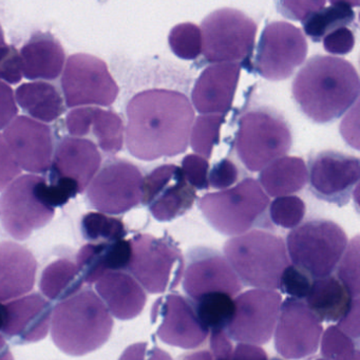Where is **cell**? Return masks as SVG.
Returning a JSON list of instances; mask_svg holds the SVG:
<instances>
[{"label": "cell", "instance_id": "obj_27", "mask_svg": "<svg viewBox=\"0 0 360 360\" xmlns=\"http://www.w3.org/2000/svg\"><path fill=\"white\" fill-rule=\"evenodd\" d=\"M22 77L31 81H52L64 69L66 54L60 41L51 33L33 35L20 52Z\"/></svg>", "mask_w": 360, "mask_h": 360}, {"label": "cell", "instance_id": "obj_22", "mask_svg": "<svg viewBox=\"0 0 360 360\" xmlns=\"http://www.w3.org/2000/svg\"><path fill=\"white\" fill-rule=\"evenodd\" d=\"M240 72L241 65L236 62L214 63L207 67L191 94L195 109L202 115H226L233 106Z\"/></svg>", "mask_w": 360, "mask_h": 360}, {"label": "cell", "instance_id": "obj_33", "mask_svg": "<svg viewBox=\"0 0 360 360\" xmlns=\"http://www.w3.org/2000/svg\"><path fill=\"white\" fill-rule=\"evenodd\" d=\"M200 321L210 330H226L235 311L233 297L226 292H214L193 300Z\"/></svg>", "mask_w": 360, "mask_h": 360}, {"label": "cell", "instance_id": "obj_12", "mask_svg": "<svg viewBox=\"0 0 360 360\" xmlns=\"http://www.w3.org/2000/svg\"><path fill=\"white\" fill-rule=\"evenodd\" d=\"M143 181L142 172L131 162L110 160L88 185V200L101 212L124 214L142 201Z\"/></svg>", "mask_w": 360, "mask_h": 360}, {"label": "cell", "instance_id": "obj_19", "mask_svg": "<svg viewBox=\"0 0 360 360\" xmlns=\"http://www.w3.org/2000/svg\"><path fill=\"white\" fill-rule=\"evenodd\" d=\"M185 267L183 288L191 300L214 292L235 297L242 290L241 280L227 259L212 248L200 246L189 250Z\"/></svg>", "mask_w": 360, "mask_h": 360}, {"label": "cell", "instance_id": "obj_15", "mask_svg": "<svg viewBox=\"0 0 360 360\" xmlns=\"http://www.w3.org/2000/svg\"><path fill=\"white\" fill-rule=\"evenodd\" d=\"M307 54V39L300 29L288 22H271L261 37L257 69L269 81H283L303 64Z\"/></svg>", "mask_w": 360, "mask_h": 360}, {"label": "cell", "instance_id": "obj_17", "mask_svg": "<svg viewBox=\"0 0 360 360\" xmlns=\"http://www.w3.org/2000/svg\"><path fill=\"white\" fill-rule=\"evenodd\" d=\"M275 349L285 359H301L317 352L321 321L301 299L286 298L276 323Z\"/></svg>", "mask_w": 360, "mask_h": 360}, {"label": "cell", "instance_id": "obj_45", "mask_svg": "<svg viewBox=\"0 0 360 360\" xmlns=\"http://www.w3.org/2000/svg\"><path fill=\"white\" fill-rule=\"evenodd\" d=\"M239 178V169L233 162L229 159H221L214 163L208 174L210 186L214 189H226L233 186Z\"/></svg>", "mask_w": 360, "mask_h": 360}, {"label": "cell", "instance_id": "obj_13", "mask_svg": "<svg viewBox=\"0 0 360 360\" xmlns=\"http://www.w3.org/2000/svg\"><path fill=\"white\" fill-rule=\"evenodd\" d=\"M233 300L235 311L225 330L229 338L257 345L269 342L279 316L281 295L274 290L256 288Z\"/></svg>", "mask_w": 360, "mask_h": 360}, {"label": "cell", "instance_id": "obj_34", "mask_svg": "<svg viewBox=\"0 0 360 360\" xmlns=\"http://www.w3.org/2000/svg\"><path fill=\"white\" fill-rule=\"evenodd\" d=\"M225 115L207 113L200 115L193 124L191 131V147L198 155L206 160L214 159L221 143V130L224 124Z\"/></svg>", "mask_w": 360, "mask_h": 360}, {"label": "cell", "instance_id": "obj_6", "mask_svg": "<svg viewBox=\"0 0 360 360\" xmlns=\"http://www.w3.org/2000/svg\"><path fill=\"white\" fill-rule=\"evenodd\" d=\"M288 256L292 264L311 278L332 275L347 245V233L337 223L315 219L288 233Z\"/></svg>", "mask_w": 360, "mask_h": 360}, {"label": "cell", "instance_id": "obj_44", "mask_svg": "<svg viewBox=\"0 0 360 360\" xmlns=\"http://www.w3.org/2000/svg\"><path fill=\"white\" fill-rule=\"evenodd\" d=\"M22 172L9 145L0 134V191H5Z\"/></svg>", "mask_w": 360, "mask_h": 360}, {"label": "cell", "instance_id": "obj_4", "mask_svg": "<svg viewBox=\"0 0 360 360\" xmlns=\"http://www.w3.org/2000/svg\"><path fill=\"white\" fill-rule=\"evenodd\" d=\"M223 250L242 283L257 288H279L282 271L290 264L283 239L262 229L231 238Z\"/></svg>", "mask_w": 360, "mask_h": 360}, {"label": "cell", "instance_id": "obj_10", "mask_svg": "<svg viewBox=\"0 0 360 360\" xmlns=\"http://www.w3.org/2000/svg\"><path fill=\"white\" fill-rule=\"evenodd\" d=\"M257 24L242 12L221 9L202 22V52L212 63L238 62L252 54Z\"/></svg>", "mask_w": 360, "mask_h": 360}, {"label": "cell", "instance_id": "obj_32", "mask_svg": "<svg viewBox=\"0 0 360 360\" xmlns=\"http://www.w3.org/2000/svg\"><path fill=\"white\" fill-rule=\"evenodd\" d=\"M83 283L77 265L69 259H58L44 269L39 288L50 300L63 301L79 292Z\"/></svg>", "mask_w": 360, "mask_h": 360}, {"label": "cell", "instance_id": "obj_36", "mask_svg": "<svg viewBox=\"0 0 360 360\" xmlns=\"http://www.w3.org/2000/svg\"><path fill=\"white\" fill-rule=\"evenodd\" d=\"M82 233L90 242H112L127 235L125 225L120 219L106 216L104 212H89L82 220Z\"/></svg>", "mask_w": 360, "mask_h": 360}, {"label": "cell", "instance_id": "obj_46", "mask_svg": "<svg viewBox=\"0 0 360 360\" xmlns=\"http://www.w3.org/2000/svg\"><path fill=\"white\" fill-rule=\"evenodd\" d=\"M355 37L347 27L334 29L323 37V48L330 54H347L353 50Z\"/></svg>", "mask_w": 360, "mask_h": 360}, {"label": "cell", "instance_id": "obj_9", "mask_svg": "<svg viewBox=\"0 0 360 360\" xmlns=\"http://www.w3.org/2000/svg\"><path fill=\"white\" fill-rule=\"evenodd\" d=\"M292 141V131L283 117L260 109L245 113L240 120L236 149L243 165L256 172L286 155Z\"/></svg>", "mask_w": 360, "mask_h": 360}, {"label": "cell", "instance_id": "obj_14", "mask_svg": "<svg viewBox=\"0 0 360 360\" xmlns=\"http://www.w3.org/2000/svg\"><path fill=\"white\" fill-rule=\"evenodd\" d=\"M197 199V191L187 182L182 168L164 164L151 170L143 181V205L155 220L169 222L186 214Z\"/></svg>", "mask_w": 360, "mask_h": 360}, {"label": "cell", "instance_id": "obj_7", "mask_svg": "<svg viewBox=\"0 0 360 360\" xmlns=\"http://www.w3.org/2000/svg\"><path fill=\"white\" fill-rule=\"evenodd\" d=\"M47 181L37 174L16 178L0 195V222L15 240L28 239L53 219Z\"/></svg>", "mask_w": 360, "mask_h": 360}, {"label": "cell", "instance_id": "obj_35", "mask_svg": "<svg viewBox=\"0 0 360 360\" xmlns=\"http://www.w3.org/2000/svg\"><path fill=\"white\" fill-rule=\"evenodd\" d=\"M352 7L347 5H333L326 9H320L302 20L305 33L314 41H319L334 29L345 26L354 20Z\"/></svg>", "mask_w": 360, "mask_h": 360}, {"label": "cell", "instance_id": "obj_51", "mask_svg": "<svg viewBox=\"0 0 360 360\" xmlns=\"http://www.w3.org/2000/svg\"><path fill=\"white\" fill-rule=\"evenodd\" d=\"M358 103H359L358 100L356 101L353 110H351V112L345 117L340 126V131L343 138L356 150L359 149V140H358V128H354L353 124L358 122V108H359Z\"/></svg>", "mask_w": 360, "mask_h": 360}, {"label": "cell", "instance_id": "obj_8", "mask_svg": "<svg viewBox=\"0 0 360 360\" xmlns=\"http://www.w3.org/2000/svg\"><path fill=\"white\" fill-rule=\"evenodd\" d=\"M127 269L150 294L174 290L184 274L185 259L178 244L168 235L157 238L138 235L131 240Z\"/></svg>", "mask_w": 360, "mask_h": 360}, {"label": "cell", "instance_id": "obj_23", "mask_svg": "<svg viewBox=\"0 0 360 360\" xmlns=\"http://www.w3.org/2000/svg\"><path fill=\"white\" fill-rule=\"evenodd\" d=\"M6 321L1 333L20 343L37 342L47 336L52 307L39 294L28 295L6 303Z\"/></svg>", "mask_w": 360, "mask_h": 360}, {"label": "cell", "instance_id": "obj_47", "mask_svg": "<svg viewBox=\"0 0 360 360\" xmlns=\"http://www.w3.org/2000/svg\"><path fill=\"white\" fill-rule=\"evenodd\" d=\"M18 113L13 89L0 79V130L5 129Z\"/></svg>", "mask_w": 360, "mask_h": 360}, {"label": "cell", "instance_id": "obj_39", "mask_svg": "<svg viewBox=\"0 0 360 360\" xmlns=\"http://www.w3.org/2000/svg\"><path fill=\"white\" fill-rule=\"evenodd\" d=\"M307 207L296 195L276 197L269 206V214L273 223L283 229H294L302 222Z\"/></svg>", "mask_w": 360, "mask_h": 360}, {"label": "cell", "instance_id": "obj_53", "mask_svg": "<svg viewBox=\"0 0 360 360\" xmlns=\"http://www.w3.org/2000/svg\"><path fill=\"white\" fill-rule=\"evenodd\" d=\"M0 358H12L11 354L9 353V349L6 345L5 339L3 336H0Z\"/></svg>", "mask_w": 360, "mask_h": 360}, {"label": "cell", "instance_id": "obj_37", "mask_svg": "<svg viewBox=\"0 0 360 360\" xmlns=\"http://www.w3.org/2000/svg\"><path fill=\"white\" fill-rule=\"evenodd\" d=\"M168 41L172 52L182 60H193L202 53L201 30L191 22L180 24L172 28Z\"/></svg>", "mask_w": 360, "mask_h": 360}, {"label": "cell", "instance_id": "obj_41", "mask_svg": "<svg viewBox=\"0 0 360 360\" xmlns=\"http://www.w3.org/2000/svg\"><path fill=\"white\" fill-rule=\"evenodd\" d=\"M311 282L313 280L307 271L299 269L296 265L288 264L282 271L279 288L290 297L302 299L309 292Z\"/></svg>", "mask_w": 360, "mask_h": 360}, {"label": "cell", "instance_id": "obj_30", "mask_svg": "<svg viewBox=\"0 0 360 360\" xmlns=\"http://www.w3.org/2000/svg\"><path fill=\"white\" fill-rule=\"evenodd\" d=\"M307 304L320 321H338L347 311L352 297L338 278H314L307 296Z\"/></svg>", "mask_w": 360, "mask_h": 360}, {"label": "cell", "instance_id": "obj_54", "mask_svg": "<svg viewBox=\"0 0 360 360\" xmlns=\"http://www.w3.org/2000/svg\"><path fill=\"white\" fill-rule=\"evenodd\" d=\"M332 5H347L349 7H358L359 0H330Z\"/></svg>", "mask_w": 360, "mask_h": 360}, {"label": "cell", "instance_id": "obj_1", "mask_svg": "<svg viewBox=\"0 0 360 360\" xmlns=\"http://www.w3.org/2000/svg\"><path fill=\"white\" fill-rule=\"evenodd\" d=\"M126 145L136 159L155 161L186 151L195 111L181 92L145 90L127 105Z\"/></svg>", "mask_w": 360, "mask_h": 360}, {"label": "cell", "instance_id": "obj_38", "mask_svg": "<svg viewBox=\"0 0 360 360\" xmlns=\"http://www.w3.org/2000/svg\"><path fill=\"white\" fill-rule=\"evenodd\" d=\"M321 353L328 359H360L358 341H354V338L335 326H330L324 332L321 341Z\"/></svg>", "mask_w": 360, "mask_h": 360}, {"label": "cell", "instance_id": "obj_28", "mask_svg": "<svg viewBox=\"0 0 360 360\" xmlns=\"http://www.w3.org/2000/svg\"><path fill=\"white\" fill-rule=\"evenodd\" d=\"M131 258V242L124 239L94 242L84 245L77 255V265L88 284L96 283L106 271H125Z\"/></svg>", "mask_w": 360, "mask_h": 360}, {"label": "cell", "instance_id": "obj_42", "mask_svg": "<svg viewBox=\"0 0 360 360\" xmlns=\"http://www.w3.org/2000/svg\"><path fill=\"white\" fill-rule=\"evenodd\" d=\"M182 170L187 182L198 191L210 188L208 170L210 163L205 158L200 155H187L182 160Z\"/></svg>", "mask_w": 360, "mask_h": 360}, {"label": "cell", "instance_id": "obj_21", "mask_svg": "<svg viewBox=\"0 0 360 360\" xmlns=\"http://www.w3.org/2000/svg\"><path fill=\"white\" fill-rule=\"evenodd\" d=\"M102 165V155L88 139L65 136L54 151L50 176L71 181L83 193Z\"/></svg>", "mask_w": 360, "mask_h": 360}, {"label": "cell", "instance_id": "obj_5", "mask_svg": "<svg viewBox=\"0 0 360 360\" xmlns=\"http://www.w3.org/2000/svg\"><path fill=\"white\" fill-rule=\"evenodd\" d=\"M269 199L258 181L245 178L233 188L207 193L198 206L212 229L237 236L252 229L271 227L267 208Z\"/></svg>", "mask_w": 360, "mask_h": 360}, {"label": "cell", "instance_id": "obj_31", "mask_svg": "<svg viewBox=\"0 0 360 360\" xmlns=\"http://www.w3.org/2000/svg\"><path fill=\"white\" fill-rule=\"evenodd\" d=\"M15 98L29 115L44 123L56 121L66 111L58 90L46 82L22 84L16 89Z\"/></svg>", "mask_w": 360, "mask_h": 360}, {"label": "cell", "instance_id": "obj_25", "mask_svg": "<svg viewBox=\"0 0 360 360\" xmlns=\"http://www.w3.org/2000/svg\"><path fill=\"white\" fill-rule=\"evenodd\" d=\"M37 259L25 246L14 242L0 243V301L24 296L34 288Z\"/></svg>", "mask_w": 360, "mask_h": 360}, {"label": "cell", "instance_id": "obj_20", "mask_svg": "<svg viewBox=\"0 0 360 360\" xmlns=\"http://www.w3.org/2000/svg\"><path fill=\"white\" fill-rule=\"evenodd\" d=\"M20 168L32 174H45L54 155L51 128L26 115L16 117L3 134Z\"/></svg>", "mask_w": 360, "mask_h": 360}, {"label": "cell", "instance_id": "obj_52", "mask_svg": "<svg viewBox=\"0 0 360 360\" xmlns=\"http://www.w3.org/2000/svg\"><path fill=\"white\" fill-rule=\"evenodd\" d=\"M266 359L267 355L262 349L252 343H239L233 352L231 359Z\"/></svg>", "mask_w": 360, "mask_h": 360}, {"label": "cell", "instance_id": "obj_11", "mask_svg": "<svg viewBox=\"0 0 360 360\" xmlns=\"http://www.w3.org/2000/svg\"><path fill=\"white\" fill-rule=\"evenodd\" d=\"M66 106H111L117 100L119 86L104 60L90 54L69 56L62 77Z\"/></svg>", "mask_w": 360, "mask_h": 360}, {"label": "cell", "instance_id": "obj_2", "mask_svg": "<svg viewBox=\"0 0 360 360\" xmlns=\"http://www.w3.org/2000/svg\"><path fill=\"white\" fill-rule=\"evenodd\" d=\"M292 96L302 112L315 123L338 119L359 96V77L342 58L317 56L299 71Z\"/></svg>", "mask_w": 360, "mask_h": 360}, {"label": "cell", "instance_id": "obj_18", "mask_svg": "<svg viewBox=\"0 0 360 360\" xmlns=\"http://www.w3.org/2000/svg\"><path fill=\"white\" fill-rule=\"evenodd\" d=\"M309 165L311 193L339 207L347 205L359 181V160L336 151H323L314 155Z\"/></svg>", "mask_w": 360, "mask_h": 360}, {"label": "cell", "instance_id": "obj_26", "mask_svg": "<svg viewBox=\"0 0 360 360\" xmlns=\"http://www.w3.org/2000/svg\"><path fill=\"white\" fill-rule=\"evenodd\" d=\"M96 283V292L117 319H134L144 309L146 292L138 280L126 271H106Z\"/></svg>", "mask_w": 360, "mask_h": 360}, {"label": "cell", "instance_id": "obj_50", "mask_svg": "<svg viewBox=\"0 0 360 360\" xmlns=\"http://www.w3.org/2000/svg\"><path fill=\"white\" fill-rule=\"evenodd\" d=\"M210 347H212L214 357L217 359H229L233 355V345L229 340L226 330H212L210 337Z\"/></svg>", "mask_w": 360, "mask_h": 360}, {"label": "cell", "instance_id": "obj_40", "mask_svg": "<svg viewBox=\"0 0 360 360\" xmlns=\"http://www.w3.org/2000/svg\"><path fill=\"white\" fill-rule=\"evenodd\" d=\"M339 260L337 278L347 288L352 298L359 297V236H355L345 248Z\"/></svg>", "mask_w": 360, "mask_h": 360}, {"label": "cell", "instance_id": "obj_3", "mask_svg": "<svg viewBox=\"0 0 360 360\" xmlns=\"http://www.w3.org/2000/svg\"><path fill=\"white\" fill-rule=\"evenodd\" d=\"M112 328L109 309L91 290L65 299L52 311V339L68 355L83 356L100 349L110 338Z\"/></svg>", "mask_w": 360, "mask_h": 360}, {"label": "cell", "instance_id": "obj_56", "mask_svg": "<svg viewBox=\"0 0 360 360\" xmlns=\"http://www.w3.org/2000/svg\"><path fill=\"white\" fill-rule=\"evenodd\" d=\"M7 45L5 41V34H4L3 28L0 26V48L5 47Z\"/></svg>", "mask_w": 360, "mask_h": 360}, {"label": "cell", "instance_id": "obj_43", "mask_svg": "<svg viewBox=\"0 0 360 360\" xmlns=\"http://www.w3.org/2000/svg\"><path fill=\"white\" fill-rule=\"evenodd\" d=\"M22 79V60L20 52L13 46L0 48V79L16 85Z\"/></svg>", "mask_w": 360, "mask_h": 360}, {"label": "cell", "instance_id": "obj_24", "mask_svg": "<svg viewBox=\"0 0 360 360\" xmlns=\"http://www.w3.org/2000/svg\"><path fill=\"white\" fill-rule=\"evenodd\" d=\"M66 127L73 136H94L98 146L107 155H115L123 148V120L113 111L100 107H77L67 115Z\"/></svg>", "mask_w": 360, "mask_h": 360}, {"label": "cell", "instance_id": "obj_49", "mask_svg": "<svg viewBox=\"0 0 360 360\" xmlns=\"http://www.w3.org/2000/svg\"><path fill=\"white\" fill-rule=\"evenodd\" d=\"M338 328L355 340L359 339V297L352 298L347 311L338 320Z\"/></svg>", "mask_w": 360, "mask_h": 360}, {"label": "cell", "instance_id": "obj_16", "mask_svg": "<svg viewBox=\"0 0 360 360\" xmlns=\"http://www.w3.org/2000/svg\"><path fill=\"white\" fill-rule=\"evenodd\" d=\"M151 323L163 342L181 349H195L206 340L210 333L200 321L193 300L178 292L155 300L151 309Z\"/></svg>", "mask_w": 360, "mask_h": 360}, {"label": "cell", "instance_id": "obj_48", "mask_svg": "<svg viewBox=\"0 0 360 360\" xmlns=\"http://www.w3.org/2000/svg\"><path fill=\"white\" fill-rule=\"evenodd\" d=\"M281 5L290 18L303 20L314 12L322 9L326 0H281Z\"/></svg>", "mask_w": 360, "mask_h": 360}, {"label": "cell", "instance_id": "obj_29", "mask_svg": "<svg viewBox=\"0 0 360 360\" xmlns=\"http://www.w3.org/2000/svg\"><path fill=\"white\" fill-rule=\"evenodd\" d=\"M309 181L305 162L299 157L278 158L261 169L259 183L271 197L292 195Z\"/></svg>", "mask_w": 360, "mask_h": 360}, {"label": "cell", "instance_id": "obj_55", "mask_svg": "<svg viewBox=\"0 0 360 360\" xmlns=\"http://www.w3.org/2000/svg\"><path fill=\"white\" fill-rule=\"evenodd\" d=\"M6 305L0 301V330L3 328L6 321Z\"/></svg>", "mask_w": 360, "mask_h": 360}]
</instances>
